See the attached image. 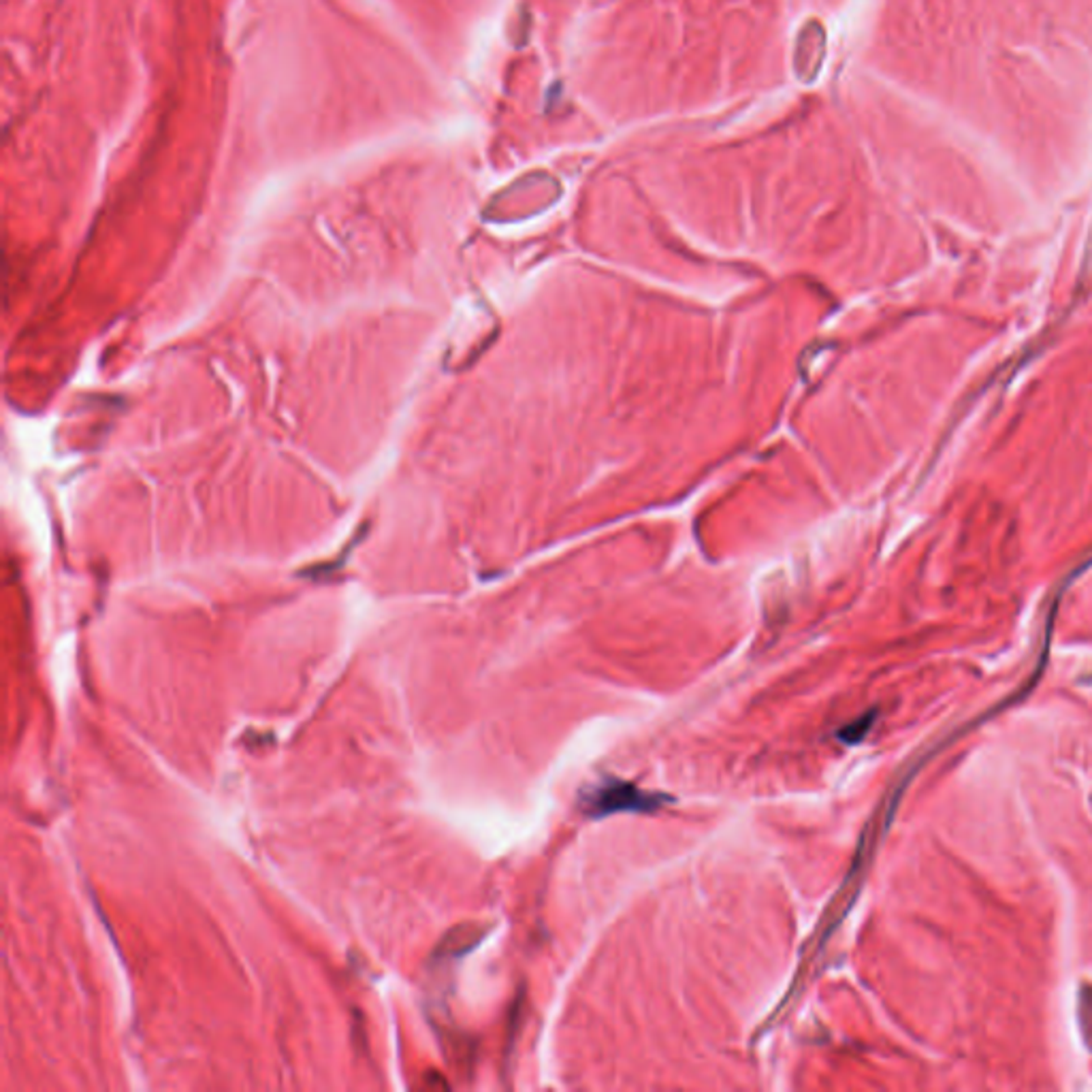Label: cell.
I'll return each mask as SVG.
<instances>
[{
  "mask_svg": "<svg viewBox=\"0 0 1092 1092\" xmlns=\"http://www.w3.org/2000/svg\"><path fill=\"white\" fill-rule=\"evenodd\" d=\"M866 728H868V720H858L856 723L847 725V728L840 730L838 738H843V741H847V743H856V741H860L862 736H864Z\"/></svg>",
  "mask_w": 1092,
  "mask_h": 1092,
  "instance_id": "cell-3",
  "label": "cell"
},
{
  "mask_svg": "<svg viewBox=\"0 0 1092 1092\" xmlns=\"http://www.w3.org/2000/svg\"><path fill=\"white\" fill-rule=\"evenodd\" d=\"M668 802H670V799L664 794L646 792V789L634 786V783L615 779L589 787L580 796V807H583L585 815L592 819L615 813H651V811H657Z\"/></svg>",
  "mask_w": 1092,
  "mask_h": 1092,
  "instance_id": "cell-1",
  "label": "cell"
},
{
  "mask_svg": "<svg viewBox=\"0 0 1092 1092\" xmlns=\"http://www.w3.org/2000/svg\"><path fill=\"white\" fill-rule=\"evenodd\" d=\"M826 56V32L819 21H809L799 34L794 52V69L800 82L811 84L822 69Z\"/></svg>",
  "mask_w": 1092,
  "mask_h": 1092,
  "instance_id": "cell-2",
  "label": "cell"
}]
</instances>
